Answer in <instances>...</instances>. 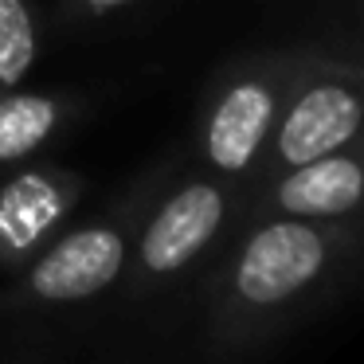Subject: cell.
Here are the masks:
<instances>
[{
  "label": "cell",
  "mask_w": 364,
  "mask_h": 364,
  "mask_svg": "<svg viewBox=\"0 0 364 364\" xmlns=\"http://www.w3.org/2000/svg\"><path fill=\"white\" fill-rule=\"evenodd\" d=\"M325 262V247L301 223H270L247 243L235 270V286L247 301H270L290 298L294 290L309 282Z\"/></svg>",
  "instance_id": "6da1fadb"
},
{
  "label": "cell",
  "mask_w": 364,
  "mask_h": 364,
  "mask_svg": "<svg viewBox=\"0 0 364 364\" xmlns=\"http://www.w3.org/2000/svg\"><path fill=\"white\" fill-rule=\"evenodd\" d=\"M122 239L106 228H90L79 235H67L59 247H51L48 259H40L32 274V286L40 298L51 301H75L90 298L102 286L114 282L122 270Z\"/></svg>",
  "instance_id": "7a4b0ae2"
},
{
  "label": "cell",
  "mask_w": 364,
  "mask_h": 364,
  "mask_svg": "<svg viewBox=\"0 0 364 364\" xmlns=\"http://www.w3.org/2000/svg\"><path fill=\"white\" fill-rule=\"evenodd\" d=\"M223 220V200L212 184H192L181 196H173L153 228L145 231L141 259L149 270H176L212 239Z\"/></svg>",
  "instance_id": "3957f363"
},
{
  "label": "cell",
  "mask_w": 364,
  "mask_h": 364,
  "mask_svg": "<svg viewBox=\"0 0 364 364\" xmlns=\"http://www.w3.org/2000/svg\"><path fill=\"white\" fill-rule=\"evenodd\" d=\"M356 126H360V102L341 87H317L290 110L278 134V153L290 165H306L345 145Z\"/></svg>",
  "instance_id": "277c9868"
},
{
  "label": "cell",
  "mask_w": 364,
  "mask_h": 364,
  "mask_svg": "<svg viewBox=\"0 0 364 364\" xmlns=\"http://www.w3.org/2000/svg\"><path fill=\"white\" fill-rule=\"evenodd\" d=\"M270 114H274V98H270L259 82L235 87L212 118V129H208V157L220 168H243L247 161L255 157L262 134H267Z\"/></svg>",
  "instance_id": "5b68a950"
},
{
  "label": "cell",
  "mask_w": 364,
  "mask_h": 364,
  "mask_svg": "<svg viewBox=\"0 0 364 364\" xmlns=\"http://www.w3.org/2000/svg\"><path fill=\"white\" fill-rule=\"evenodd\" d=\"M360 165L341 157H317L298 165V173L282 184V208L294 215H341L360 200Z\"/></svg>",
  "instance_id": "8992f818"
},
{
  "label": "cell",
  "mask_w": 364,
  "mask_h": 364,
  "mask_svg": "<svg viewBox=\"0 0 364 364\" xmlns=\"http://www.w3.org/2000/svg\"><path fill=\"white\" fill-rule=\"evenodd\" d=\"M55 126V106L48 98H4L0 102V161H16L32 153Z\"/></svg>",
  "instance_id": "52a82bcc"
},
{
  "label": "cell",
  "mask_w": 364,
  "mask_h": 364,
  "mask_svg": "<svg viewBox=\"0 0 364 364\" xmlns=\"http://www.w3.org/2000/svg\"><path fill=\"white\" fill-rule=\"evenodd\" d=\"M51 215H55V192L40 176H28V181L12 184L4 204H0V231L16 247H28Z\"/></svg>",
  "instance_id": "ba28073f"
},
{
  "label": "cell",
  "mask_w": 364,
  "mask_h": 364,
  "mask_svg": "<svg viewBox=\"0 0 364 364\" xmlns=\"http://www.w3.org/2000/svg\"><path fill=\"white\" fill-rule=\"evenodd\" d=\"M36 59V32L20 0H0V82H20Z\"/></svg>",
  "instance_id": "9c48e42d"
},
{
  "label": "cell",
  "mask_w": 364,
  "mask_h": 364,
  "mask_svg": "<svg viewBox=\"0 0 364 364\" xmlns=\"http://www.w3.org/2000/svg\"><path fill=\"white\" fill-rule=\"evenodd\" d=\"M95 12H110V9H118V4H126V0H87Z\"/></svg>",
  "instance_id": "30bf717a"
}]
</instances>
